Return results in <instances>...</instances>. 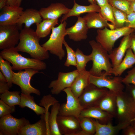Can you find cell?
Masks as SVG:
<instances>
[{
    "instance_id": "obj_51",
    "label": "cell",
    "mask_w": 135,
    "mask_h": 135,
    "mask_svg": "<svg viewBox=\"0 0 135 135\" xmlns=\"http://www.w3.org/2000/svg\"><path fill=\"white\" fill-rule=\"evenodd\" d=\"M0 81L7 82L6 78L0 71Z\"/></svg>"
},
{
    "instance_id": "obj_14",
    "label": "cell",
    "mask_w": 135,
    "mask_h": 135,
    "mask_svg": "<svg viewBox=\"0 0 135 135\" xmlns=\"http://www.w3.org/2000/svg\"><path fill=\"white\" fill-rule=\"evenodd\" d=\"M78 73L77 69L68 72H59L58 78L52 81L48 86L51 89V92L58 95L64 89L70 87Z\"/></svg>"
},
{
    "instance_id": "obj_47",
    "label": "cell",
    "mask_w": 135,
    "mask_h": 135,
    "mask_svg": "<svg viewBox=\"0 0 135 135\" xmlns=\"http://www.w3.org/2000/svg\"><path fill=\"white\" fill-rule=\"evenodd\" d=\"M109 0H95L97 4L100 8L109 3Z\"/></svg>"
},
{
    "instance_id": "obj_42",
    "label": "cell",
    "mask_w": 135,
    "mask_h": 135,
    "mask_svg": "<svg viewBox=\"0 0 135 135\" xmlns=\"http://www.w3.org/2000/svg\"><path fill=\"white\" fill-rule=\"evenodd\" d=\"M126 26L135 30V12H132L127 15Z\"/></svg>"
},
{
    "instance_id": "obj_41",
    "label": "cell",
    "mask_w": 135,
    "mask_h": 135,
    "mask_svg": "<svg viewBox=\"0 0 135 135\" xmlns=\"http://www.w3.org/2000/svg\"><path fill=\"white\" fill-rule=\"evenodd\" d=\"M122 81L125 85H135V66L128 72L127 74L124 78H122Z\"/></svg>"
},
{
    "instance_id": "obj_22",
    "label": "cell",
    "mask_w": 135,
    "mask_h": 135,
    "mask_svg": "<svg viewBox=\"0 0 135 135\" xmlns=\"http://www.w3.org/2000/svg\"><path fill=\"white\" fill-rule=\"evenodd\" d=\"M80 117L96 120L102 124L111 122L114 118L112 116L96 106L84 109L80 113Z\"/></svg>"
},
{
    "instance_id": "obj_33",
    "label": "cell",
    "mask_w": 135,
    "mask_h": 135,
    "mask_svg": "<svg viewBox=\"0 0 135 135\" xmlns=\"http://www.w3.org/2000/svg\"><path fill=\"white\" fill-rule=\"evenodd\" d=\"M79 120L82 130L87 135H94L96 132V128L93 119L88 117H80Z\"/></svg>"
},
{
    "instance_id": "obj_7",
    "label": "cell",
    "mask_w": 135,
    "mask_h": 135,
    "mask_svg": "<svg viewBox=\"0 0 135 135\" xmlns=\"http://www.w3.org/2000/svg\"><path fill=\"white\" fill-rule=\"evenodd\" d=\"M24 71H19L13 72V84L19 86L22 93L30 94L34 93L38 96L40 95V91L32 86L30 83L32 77L35 74L39 72V70L32 68H28Z\"/></svg>"
},
{
    "instance_id": "obj_39",
    "label": "cell",
    "mask_w": 135,
    "mask_h": 135,
    "mask_svg": "<svg viewBox=\"0 0 135 135\" xmlns=\"http://www.w3.org/2000/svg\"><path fill=\"white\" fill-rule=\"evenodd\" d=\"M58 102V101L55 98L52 96L50 94H48L43 97L39 104L40 106L44 107L46 111L45 114L48 115L50 113L48 112L50 106Z\"/></svg>"
},
{
    "instance_id": "obj_31",
    "label": "cell",
    "mask_w": 135,
    "mask_h": 135,
    "mask_svg": "<svg viewBox=\"0 0 135 135\" xmlns=\"http://www.w3.org/2000/svg\"><path fill=\"white\" fill-rule=\"evenodd\" d=\"M20 93L19 91H8L0 94V100L10 106L19 105L21 98Z\"/></svg>"
},
{
    "instance_id": "obj_25",
    "label": "cell",
    "mask_w": 135,
    "mask_h": 135,
    "mask_svg": "<svg viewBox=\"0 0 135 135\" xmlns=\"http://www.w3.org/2000/svg\"><path fill=\"white\" fill-rule=\"evenodd\" d=\"M74 4L72 8L66 14L63 15L61 22L66 21L69 17L72 16H80L82 14L96 12H99L100 8L97 4H90L88 6H82L78 4L75 0H74Z\"/></svg>"
},
{
    "instance_id": "obj_18",
    "label": "cell",
    "mask_w": 135,
    "mask_h": 135,
    "mask_svg": "<svg viewBox=\"0 0 135 135\" xmlns=\"http://www.w3.org/2000/svg\"><path fill=\"white\" fill-rule=\"evenodd\" d=\"M130 34L124 36L118 46L114 49L109 54L112 68L118 66L124 57L126 51L130 48Z\"/></svg>"
},
{
    "instance_id": "obj_38",
    "label": "cell",
    "mask_w": 135,
    "mask_h": 135,
    "mask_svg": "<svg viewBox=\"0 0 135 135\" xmlns=\"http://www.w3.org/2000/svg\"><path fill=\"white\" fill-rule=\"evenodd\" d=\"M99 12L107 21L110 22L114 25L112 6L109 3L100 8V12Z\"/></svg>"
},
{
    "instance_id": "obj_53",
    "label": "cell",
    "mask_w": 135,
    "mask_h": 135,
    "mask_svg": "<svg viewBox=\"0 0 135 135\" xmlns=\"http://www.w3.org/2000/svg\"><path fill=\"white\" fill-rule=\"evenodd\" d=\"M22 0H17V6H20Z\"/></svg>"
},
{
    "instance_id": "obj_52",
    "label": "cell",
    "mask_w": 135,
    "mask_h": 135,
    "mask_svg": "<svg viewBox=\"0 0 135 135\" xmlns=\"http://www.w3.org/2000/svg\"><path fill=\"white\" fill-rule=\"evenodd\" d=\"M88 1L90 4H97L95 0H88Z\"/></svg>"
},
{
    "instance_id": "obj_34",
    "label": "cell",
    "mask_w": 135,
    "mask_h": 135,
    "mask_svg": "<svg viewBox=\"0 0 135 135\" xmlns=\"http://www.w3.org/2000/svg\"><path fill=\"white\" fill-rule=\"evenodd\" d=\"M76 54L77 70L78 72L86 70V64L92 60L90 54L88 55H85L78 48L76 50Z\"/></svg>"
},
{
    "instance_id": "obj_27",
    "label": "cell",
    "mask_w": 135,
    "mask_h": 135,
    "mask_svg": "<svg viewBox=\"0 0 135 135\" xmlns=\"http://www.w3.org/2000/svg\"><path fill=\"white\" fill-rule=\"evenodd\" d=\"M135 64V55L130 48L128 49L120 63L112 68L110 74L114 76H120L127 69L132 67Z\"/></svg>"
},
{
    "instance_id": "obj_9",
    "label": "cell",
    "mask_w": 135,
    "mask_h": 135,
    "mask_svg": "<svg viewBox=\"0 0 135 135\" xmlns=\"http://www.w3.org/2000/svg\"><path fill=\"white\" fill-rule=\"evenodd\" d=\"M20 29L16 24L0 26V49L15 47L19 42Z\"/></svg>"
},
{
    "instance_id": "obj_11",
    "label": "cell",
    "mask_w": 135,
    "mask_h": 135,
    "mask_svg": "<svg viewBox=\"0 0 135 135\" xmlns=\"http://www.w3.org/2000/svg\"><path fill=\"white\" fill-rule=\"evenodd\" d=\"M29 124L24 118H17L11 114L5 116L0 119V135H18L21 129Z\"/></svg>"
},
{
    "instance_id": "obj_16",
    "label": "cell",
    "mask_w": 135,
    "mask_h": 135,
    "mask_svg": "<svg viewBox=\"0 0 135 135\" xmlns=\"http://www.w3.org/2000/svg\"><path fill=\"white\" fill-rule=\"evenodd\" d=\"M44 114L41 115L40 119L36 123L29 124L22 127L18 135H50L48 126Z\"/></svg>"
},
{
    "instance_id": "obj_19",
    "label": "cell",
    "mask_w": 135,
    "mask_h": 135,
    "mask_svg": "<svg viewBox=\"0 0 135 135\" xmlns=\"http://www.w3.org/2000/svg\"><path fill=\"white\" fill-rule=\"evenodd\" d=\"M70 10L63 4L52 3L46 8H42L39 10L43 19H58L62 15L67 13Z\"/></svg>"
},
{
    "instance_id": "obj_8",
    "label": "cell",
    "mask_w": 135,
    "mask_h": 135,
    "mask_svg": "<svg viewBox=\"0 0 135 135\" xmlns=\"http://www.w3.org/2000/svg\"><path fill=\"white\" fill-rule=\"evenodd\" d=\"M106 74L100 76L90 74V83L99 88H106L116 94L124 91L125 87L122 81V78L114 76L110 78Z\"/></svg>"
},
{
    "instance_id": "obj_43",
    "label": "cell",
    "mask_w": 135,
    "mask_h": 135,
    "mask_svg": "<svg viewBox=\"0 0 135 135\" xmlns=\"http://www.w3.org/2000/svg\"><path fill=\"white\" fill-rule=\"evenodd\" d=\"M124 135H135V128L131 124L125 127L122 130Z\"/></svg>"
},
{
    "instance_id": "obj_56",
    "label": "cell",
    "mask_w": 135,
    "mask_h": 135,
    "mask_svg": "<svg viewBox=\"0 0 135 135\" xmlns=\"http://www.w3.org/2000/svg\"><path fill=\"white\" fill-rule=\"evenodd\" d=\"M134 32L135 34V30Z\"/></svg>"
},
{
    "instance_id": "obj_50",
    "label": "cell",
    "mask_w": 135,
    "mask_h": 135,
    "mask_svg": "<svg viewBox=\"0 0 135 135\" xmlns=\"http://www.w3.org/2000/svg\"><path fill=\"white\" fill-rule=\"evenodd\" d=\"M130 7L132 12H135V0L131 2Z\"/></svg>"
},
{
    "instance_id": "obj_23",
    "label": "cell",
    "mask_w": 135,
    "mask_h": 135,
    "mask_svg": "<svg viewBox=\"0 0 135 135\" xmlns=\"http://www.w3.org/2000/svg\"><path fill=\"white\" fill-rule=\"evenodd\" d=\"M96 106L116 117V94L108 90L101 98Z\"/></svg>"
},
{
    "instance_id": "obj_17",
    "label": "cell",
    "mask_w": 135,
    "mask_h": 135,
    "mask_svg": "<svg viewBox=\"0 0 135 135\" xmlns=\"http://www.w3.org/2000/svg\"><path fill=\"white\" fill-rule=\"evenodd\" d=\"M78 19L75 24L66 29V34L69 38L75 42L85 40L88 37V30L83 17H77Z\"/></svg>"
},
{
    "instance_id": "obj_13",
    "label": "cell",
    "mask_w": 135,
    "mask_h": 135,
    "mask_svg": "<svg viewBox=\"0 0 135 135\" xmlns=\"http://www.w3.org/2000/svg\"><path fill=\"white\" fill-rule=\"evenodd\" d=\"M57 122L62 135H87L82 130L79 119L74 116L58 115Z\"/></svg>"
},
{
    "instance_id": "obj_5",
    "label": "cell",
    "mask_w": 135,
    "mask_h": 135,
    "mask_svg": "<svg viewBox=\"0 0 135 135\" xmlns=\"http://www.w3.org/2000/svg\"><path fill=\"white\" fill-rule=\"evenodd\" d=\"M67 23L66 21L56 27L53 28L48 40L42 45L46 50L58 56L62 60L65 55L62 45L66 34V27Z\"/></svg>"
},
{
    "instance_id": "obj_20",
    "label": "cell",
    "mask_w": 135,
    "mask_h": 135,
    "mask_svg": "<svg viewBox=\"0 0 135 135\" xmlns=\"http://www.w3.org/2000/svg\"><path fill=\"white\" fill-rule=\"evenodd\" d=\"M93 120L96 128L94 135H116L125 127L131 124L127 122H121L114 126L111 122L106 124H102L97 120L93 119Z\"/></svg>"
},
{
    "instance_id": "obj_54",
    "label": "cell",
    "mask_w": 135,
    "mask_h": 135,
    "mask_svg": "<svg viewBox=\"0 0 135 135\" xmlns=\"http://www.w3.org/2000/svg\"><path fill=\"white\" fill-rule=\"evenodd\" d=\"M131 124L135 128V120L132 122Z\"/></svg>"
},
{
    "instance_id": "obj_2",
    "label": "cell",
    "mask_w": 135,
    "mask_h": 135,
    "mask_svg": "<svg viewBox=\"0 0 135 135\" xmlns=\"http://www.w3.org/2000/svg\"><path fill=\"white\" fill-rule=\"evenodd\" d=\"M89 44L92 49L90 54L92 64L89 71L90 74L96 76H100L105 74L108 76L111 75L110 72L112 66L108 52L94 40L90 41Z\"/></svg>"
},
{
    "instance_id": "obj_4",
    "label": "cell",
    "mask_w": 135,
    "mask_h": 135,
    "mask_svg": "<svg viewBox=\"0 0 135 135\" xmlns=\"http://www.w3.org/2000/svg\"><path fill=\"white\" fill-rule=\"evenodd\" d=\"M116 117L118 122H127L131 124L135 120V101L126 91L116 94Z\"/></svg>"
},
{
    "instance_id": "obj_24",
    "label": "cell",
    "mask_w": 135,
    "mask_h": 135,
    "mask_svg": "<svg viewBox=\"0 0 135 135\" xmlns=\"http://www.w3.org/2000/svg\"><path fill=\"white\" fill-rule=\"evenodd\" d=\"M90 74L86 70L79 72L70 88L73 94L78 98L84 90L90 84Z\"/></svg>"
},
{
    "instance_id": "obj_46",
    "label": "cell",
    "mask_w": 135,
    "mask_h": 135,
    "mask_svg": "<svg viewBox=\"0 0 135 135\" xmlns=\"http://www.w3.org/2000/svg\"><path fill=\"white\" fill-rule=\"evenodd\" d=\"M130 46L134 54L135 55V34L133 32L130 35Z\"/></svg>"
},
{
    "instance_id": "obj_21",
    "label": "cell",
    "mask_w": 135,
    "mask_h": 135,
    "mask_svg": "<svg viewBox=\"0 0 135 135\" xmlns=\"http://www.w3.org/2000/svg\"><path fill=\"white\" fill-rule=\"evenodd\" d=\"M42 19L39 11L33 8H28L23 11L16 24L20 30L24 24V27L29 28L34 24L40 22Z\"/></svg>"
},
{
    "instance_id": "obj_3",
    "label": "cell",
    "mask_w": 135,
    "mask_h": 135,
    "mask_svg": "<svg viewBox=\"0 0 135 135\" xmlns=\"http://www.w3.org/2000/svg\"><path fill=\"white\" fill-rule=\"evenodd\" d=\"M0 56L12 64L13 70L20 71L32 68L39 71L45 70L46 68V63L42 60L22 56L15 47L2 50Z\"/></svg>"
},
{
    "instance_id": "obj_29",
    "label": "cell",
    "mask_w": 135,
    "mask_h": 135,
    "mask_svg": "<svg viewBox=\"0 0 135 135\" xmlns=\"http://www.w3.org/2000/svg\"><path fill=\"white\" fill-rule=\"evenodd\" d=\"M60 104L59 102L52 105L48 118V123L50 135H62L58 128L57 118L59 113Z\"/></svg>"
},
{
    "instance_id": "obj_32",
    "label": "cell",
    "mask_w": 135,
    "mask_h": 135,
    "mask_svg": "<svg viewBox=\"0 0 135 135\" xmlns=\"http://www.w3.org/2000/svg\"><path fill=\"white\" fill-rule=\"evenodd\" d=\"M0 56V71L5 77L10 88L12 86V80L14 72L12 71V66L10 65V63L8 61L4 60Z\"/></svg>"
},
{
    "instance_id": "obj_12",
    "label": "cell",
    "mask_w": 135,
    "mask_h": 135,
    "mask_svg": "<svg viewBox=\"0 0 135 135\" xmlns=\"http://www.w3.org/2000/svg\"><path fill=\"white\" fill-rule=\"evenodd\" d=\"M62 91L66 94V102L60 105L58 115L73 116L79 119L84 108L78 98L73 94L70 87L65 88Z\"/></svg>"
},
{
    "instance_id": "obj_36",
    "label": "cell",
    "mask_w": 135,
    "mask_h": 135,
    "mask_svg": "<svg viewBox=\"0 0 135 135\" xmlns=\"http://www.w3.org/2000/svg\"><path fill=\"white\" fill-rule=\"evenodd\" d=\"M109 3L112 7L127 14L132 12L130 7V1L127 0H109Z\"/></svg>"
},
{
    "instance_id": "obj_30",
    "label": "cell",
    "mask_w": 135,
    "mask_h": 135,
    "mask_svg": "<svg viewBox=\"0 0 135 135\" xmlns=\"http://www.w3.org/2000/svg\"><path fill=\"white\" fill-rule=\"evenodd\" d=\"M36 24V34L40 38H42L48 36L52 28L58 24V20L43 19L41 22Z\"/></svg>"
},
{
    "instance_id": "obj_10",
    "label": "cell",
    "mask_w": 135,
    "mask_h": 135,
    "mask_svg": "<svg viewBox=\"0 0 135 135\" xmlns=\"http://www.w3.org/2000/svg\"><path fill=\"white\" fill-rule=\"evenodd\" d=\"M108 90L90 83L78 98L80 102L84 109L96 106Z\"/></svg>"
},
{
    "instance_id": "obj_49",
    "label": "cell",
    "mask_w": 135,
    "mask_h": 135,
    "mask_svg": "<svg viewBox=\"0 0 135 135\" xmlns=\"http://www.w3.org/2000/svg\"><path fill=\"white\" fill-rule=\"evenodd\" d=\"M7 5L10 6L17 5V0H8Z\"/></svg>"
},
{
    "instance_id": "obj_48",
    "label": "cell",
    "mask_w": 135,
    "mask_h": 135,
    "mask_svg": "<svg viewBox=\"0 0 135 135\" xmlns=\"http://www.w3.org/2000/svg\"><path fill=\"white\" fill-rule=\"evenodd\" d=\"M8 0H0V10H1L6 5Z\"/></svg>"
},
{
    "instance_id": "obj_37",
    "label": "cell",
    "mask_w": 135,
    "mask_h": 135,
    "mask_svg": "<svg viewBox=\"0 0 135 135\" xmlns=\"http://www.w3.org/2000/svg\"><path fill=\"white\" fill-rule=\"evenodd\" d=\"M63 44L66 48L67 53V57L64 65L67 67L73 66L76 67V52L69 46L65 40Z\"/></svg>"
},
{
    "instance_id": "obj_15",
    "label": "cell",
    "mask_w": 135,
    "mask_h": 135,
    "mask_svg": "<svg viewBox=\"0 0 135 135\" xmlns=\"http://www.w3.org/2000/svg\"><path fill=\"white\" fill-rule=\"evenodd\" d=\"M23 10L17 5H6L0 12V26L16 24Z\"/></svg>"
},
{
    "instance_id": "obj_1",
    "label": "cell",
    "mask_w": 135,
    "mask_h": 135,
    "mask_svg": "<svg viewBox=\"0 0 135 135\" xmlns=\"http://www.w3.org/2000/svg\"><path fill=\"white\" fill-rule=\"evenodd\" d=\"M40 38L33 29L24 27L20 32L19 42L15 47L18 52L27 53L32 58L47 59L49 58L48 51L40 44Z\"/></svg>"
},
{
    "instance_id": "obj_26",
    "label": "cell",
    "mask_w": 135,
    "mask_h": 135,
    "mask_svg": "<svg viewBox=\"0 0 135 135\" xmlns=\"http://www.w3.org/2000/svg\"><path fill=\"white\" fill-rule=\"evenodd\" d=\"M82 17L88 29L92 28L102 29L109 27V23L99 12L88 13Z\"/></svg>"
},
{
    "instance_id": "obj_6",
    "label": "cell",
    "mask_w": 135,
    "mask_h": 135,
    "mask_svg": "<svg viewBox=\"0 0 135 135\" xmlns=\"http://www.w3.org/2000/svg\"><path fill=\"white\" fill-rule=\"evenodd\" d=\"M135 29L125 26L113 30L105 28L98 29L96 38V41L100 43L109 53L112 50L116 42L119 38L134 32Z\"/></svg>"
},
{
    "instance_id": "obj_45",
    "label": "cell",
    "mask_w": 135,
    "mask_h": 135,
    "mask_svg": "<svg viewBox=\"0 0 135 135\" xmlns=\"http://www.w3.org/2000/svg\"><path fill=\"white\" fill-rule=\"evenodd\" d=\"M10 88L7 82L0 81V94L9 90Z\"/></svg>"
},
{
    "instance_id": "obj_35",
    "label": "cell",
    "mask_w": 135,
    "mask_h": 135,
    "mask_svg": "<svg viewBox=\"0 0 135 135\" xmlns=\"http://www.w3.org/2000/svg\"><path fill=\"white\" fill-rule=\"evenodd\" d=\"M112 9L114 20L115 29L126 26L127 21V14L113 7H112Z\"/></svg>"
},
{
    "instance_id": "obj_55",
    "label": "cell",
    "mask_w": 135,
    "mask_h": 135,
    "mask_svg": "<svg viewBox=\"0 0 135 135\" xmlns=\"http://www.w3.org/2000/svg\"><path fill=\"white\" fill-rule=\"evenodd\" d=\"M127 0L130 1V2L135 0Z\"/></svg>"
},
{
    "instance_id": "obj_28",
    "label": "cell",
    "mask_w": 135,
    "mask_h": 135,
    "mask_svg": "<svg viewBox=\"0 0 135 135\" xmlns=\"http://www.w3.org/2000/svg\"><path fill=\"white\" fill-rule=\"evenodd\" d=\"M21 101L19 106L21 108L27 107L33 110L38 115H43L46 114L45 108L36 104L33 96L30 94H24L22 93L20 95Z\"/></svg>"
},
{
    "instance_id": "obj_44",
    "label": "cell",
    "mask_w": 135,
    "mask_h": 135,
    "mask_svg": "<svg viewBox=\"0 0 135 135\" xmlns=\"http://www.w3.org/2000/svg\"><path fill=\"white\" fill-rule=\"evenodd\" d=\"M126 85V91L132 96L135 101V85L129 84Z\"/></svg>"
},
{
    "instance_id": "obj_40",
    "label": "cell",
    "mask_w": 135,
    "mask_h": 135,
    "mask_svg": "<svg viewBox=\"0 0 135 135\" xmlns=\"http://www.w3.org/2000/svg\"><path fill=\"white\" fill-rule=\"evenodd\" d=\"M16 108L15 106H10L4 101L0 100V117L11 114L14 112Z\"/></svg>"
}]
</instances>
